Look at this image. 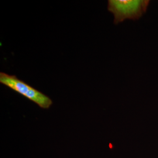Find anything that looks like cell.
I'll use <instances>...</instances> for the list:
<instances>
[{
  "mask_svg": "<svg viewBox=\"0 0 158 158\" xmlns=\"http://www.w3.org/2000/svg\"><path fill=\"white\" fill-rule=\"evenodd\" d=\"M0 83L34 102L41 108L48 109L53 104L48 96L18 79L15 75L1 72Z\"/></svg>",
  "mask_w": 158,
  "mask_h": 158,
  "instance_id": "cell-2",
  "label": "cell"
},
{
  "mask_svg": "<svg viewBox=\"0 0 158 158\" xmlns=\"http://www.w3.org/2000/svg\"><path fill=\"white\" fill-rule=\"evenodd\" d=\"M149 4V0H109L107 9L114 15V24H118L125 19H139L147 12Z\"/></svg>",
  "mask_w": 158,
  "mask_h": 158,
  "instance_id": "cell-1",
  "label": "cell"
}]
</instances>
